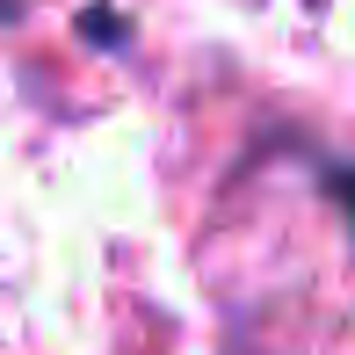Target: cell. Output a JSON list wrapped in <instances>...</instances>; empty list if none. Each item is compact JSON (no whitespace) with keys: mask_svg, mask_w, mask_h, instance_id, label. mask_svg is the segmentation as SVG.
Listing matches in <instances>:
<instances>
[{"mask_svg":"<svg viewBox=\"0 0 355 355\" xmlns=\"http://www.w3.org/2000/svg\"><path fill=\"white\" fill-rule=\"evenodd\" d=\"M341 211H348V225H355V167L341 174Z\"/></svg>","mask_w":355,"mask_h":355,"instance_id":"cell-1","label":"cell"}]
</instances>
